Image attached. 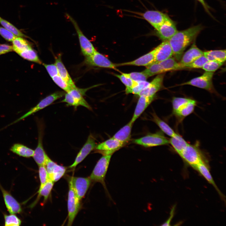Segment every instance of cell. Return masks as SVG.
<instances>
[{"label": "cell", "mask_w": 226, "mask_h": 226, "mask_svg": "<svg viewBox=\"0 0 226 226\" xmlns=\"http://www.w3.org/2000/svg\"><path fill=\"white\" fill-rule=\"evenodd\" d=\"M201 25L193 26L185 30L178 31L168 40L175 58L180 60L183 53L203 30Z\"/></svg>", "instance_id": "1"}, {"label": "cell", "mask_w": 226, "mask_h": 226, "mask_svg": "<svg viewBox=\"0 0 226 226\" xmlns=\"http://www.w3.org/2000/svg\"><path fill=\"white\" fill-rule=\"evenodd\" d=\"M112 155H103L97 162L89 177L91 181L100 183L106 190L105 179Z\"/></svg>", "instance_id": "2"}, {"label": "cell", "mask_w": 226, "mask_h": 226, "mask_svg": "<svg viewBox=\"0 0 226 226\" xmlns=\"http://www.w3.org/2000/svg\"><path fill=\"white\" fill-rule=\"evenodd\" d=\"M87 90L77 87L72 89L65 94V98L61 102H65L67 105L72 106L76 108L81 105L89 110L92 108L83 98V96Z\"/></svg>", "instance_id": "3"}, {"label": "cell", "mask_w": 226, "mask_h": 226, "mask_svg": "<svg viewBox=\"0 0 226 226\" xmlns=\"http://www.w3.org/2000/svg\"><path fill=\"white\" fill-rule=\"evenodd\" d=\"M65 93L64 92L58 91L47 96L42 100L36 105L31 108L28 112L8 125L7 126L16 123L37 112L43 109L50 105L56 100L62 97L65 95Z\"/></svg>", "instance_id": "4"}, {"label": "cell", "mask_w": 226, "mask_h": 226, "mask_svg": "<svg viewBox=\"0 0 226 226\" xmlns=\"http://www.w3.org/2000/svg\"><path fill=\"white\" fill-rule=\"evenodd\" d=\"M65 16L71 22L76 31L83 54L85 57L92 55L96 51L93 44L84 35L76 21L67 13H66Z\"/></svg>", "instance_id": "5"}, {"label": "cell", "mask_w": 226, "mask_h": 226, "mask_svg": "<svg viewBox=\"0 0 226 226\" xmlns=\"http://www.w3.org/2000/svg\"><path fill=\"white\" fill-rule=\"evenodd\" d=\"M133 143L145 147H150L169 144V140L160 132L148 134L139 138L134 139Z\"/></svg>", "instance_id": "6"}, {"label": "cell", "mask_w": 226, "mask_h": 226, "mask_svg": "<svg viewBox=\"0 0 226 226\" xmlns=\"http://www.w3.org/2000/svg\"><path fill=\"white\" fill-rule=\"evenodd\" d=\"M179 155L186 163L194 168L199 163L204 161L198 148L189 143Z\"/></svg>", "instance_id": "7"}, {"label": "cell", "mask_w": 226, "mask_h": 226, "mask_svg": "<svg viewBox=\"0 0 226 226\" xmlns=\"http://www.w3.org/2000/svg\"><path fill=\"white\" fill-rule=\"evenodd\" d=\"M67 200L68 226L71 225L80 208V200L77 196L70 180Z\"/></svg>", "instance_id": "8"}, {"label": "cell", "mask_w": 226, "mask_h": 226, "mask_svg": "<svg viewBox=\"0 0 226 226\" xmlns=\"http://www.w3.org/2000/svg\"><path fill=\"white\" fill-rule=\"evenodd\" d=\"M213 74V72L206 71L201 76L182 83L180 85H191L213 92V87L212 79Z\"/></svg>", "instance_id": "9"}, {"label": "cell", "mask_w": 226, "mask_h": 226, "mask_svg": "<svg viewBox=\"0 0 226 226\" xmlns=\"http://www.w3.org/2000/svg\"><path fill=\"white\" fill-rule=\"evenodd\" d=\"M38 125V143L34 150L33 156L34 159L38 166L45 165L48 156L46 153L43 145V127L41 123Z\"/></svg>", "instance_id": "10"}, {"label": "cell", "mask_w": 226, "mask_h": 226, "mask_svg": "<svg viewBox=\"0 0 226 226\" xmlns=\"http://www.w3.org/2000/svg\"><path fill=\"white\" fill-rule=\"evenodd\" d=\"M85 62L91 66L117 69L116 64L113 63L97 51L91 55L86 57Z\"/></svg>", "instance_id": "11"}, {"label": "cell", "mask_w": 226, "mask_h": 226, "mask_svg": "<svg viewBox=\"0 0 226 226\" xmlns=\"http://www.w3.org/2000/svg\"><path fill=\"white\" fill-rule=\"evenodd\" d=\"M140 15L156 30L169 18L166 14L157 10H148L143 13H140Z\"/></svg>", "instance_id": "12"}, {"label": "cell", "mask_w": 226, "mask_h": 226, "mask_svg": "<svg viewBox=\"0 0 226 226\" xmlns=\"http://www.w3.org/2000/svg\"><path fill=\"white\" fill-rule=\"evenodd\" d=\"M177 31L176 23L170 17L157 30L155 34L163 40H168Z\"/></svg>", "instance_id": "13"}, {"label": "cell", "mask_w": 226, "mask_h": 226, "mask_svg": "<svg viewBox=\"0 0 226 226\" xmlns=\"http://www.w3.org/2000/svg\"><path fill=\"white\" fill-rule=\"evenodd\" d=\"M70 180L73 189L80 200L84 196L91 181L89 177H72Z\"/></svg>", "instance_id": "14"}, {"label": "cell", "mask_w": 226, "mask_h": 226, "mask_svg": "<svg viewBox=\"0 0 226 226\" xmlns=\"http://www.w3.org/2000/svg\"><path fill=\"white\" fill-rule=\"evenodd\" d=\"M96 146L94 137L91 134L89 135L86 143L78 153L73 163L70 165V168H74L81 163Z\"/></svg>", "instance_id": "15"}, {"label": "cell", "mask_w": 226, "mask_h": 226, "mask_svg": "<svg viewBox=\"0 0 226 226\" xmlns=\"http://www.w3.org/2000/svg\"><path fill=\"white\" fill-rule=\"evenodd\" d=\"M49 179L54 182L58 181L64 175L66 168L57 164L48 157L46 165Z\"/></svg>", "instance_id": "16"}, {"label": "cell", "mask_w": 226, "mask_h": 226, "mask_svg": "<svg viewBox=\"0 0 226 226\" xmlns=\"http://www.w3.org/2000/svg\"><path fill=\"white\" fill-rule=\"evenodd\" d=\"M124 145L121 142L111 137L96 146L95 148L103 155L112 154Z\"/></svg>", "instance_id": "17"}, {"label": "cell", "mask_w": 226, "mask_h": 226, "mask_svg": "<svg viewBox=\"0 0 226 226\" xmlns=\"http://www.w3.org/2000/svg\"><path fill=\"white\" fill-rule=\"evenodd\" d=\"M164 76L163 73L158 75L150 82L148 86L142 91L138 94L139 96L144 95L147 96H153L160 90L163 87Z\"/></svg>", "instance_id": "18"}, {"label": "cell", "mask_w": 226, "mask_h": 226, "mask_svg": "<svg viewBox=\"0 0 226 226\" xmlns=\"http://www.w3.org/2000/svg\"><path fill=\"white\" fill-rule=\"evenodd\" d=\"M0 189L2 192L6 206L9 213L15 214L21 213L22 212V208L20 203L0 184Z\"/></svg>", "instance_id": "19"}, {"label": "cell", "mask_w": 226, "mask_h": 226, "mask_svg": "<svg viewBox=\"0 0 226 226\" xmlns=\"http://www.w3.org/2000/svg\"><path fill=\"white\" fill-rule=\"evenodd\" d=\"M157 48L158 46H157L152 51L133 61L116 64V66L117 67L125 65H134L147 67L154 62Z\"/></svg>", "instance_id": "20"}, {"label": "cell", "mask_w": 226, "mask_h": 226, "mask_svg": "<svg viewBox=\"0 0 226 226\" xmlns=\"http://www.w3.org/2000/svg\"><path fill=\"white\" fill-rule=\"evenodd\" d=\"M157 46L154 62H160L173 55L172 48L168 40L163 41Z\"/></svg>", "instance_id": "21"}, {"label": "cell", "mask_w": 226, "mask_h": 226, "mask_svg": "<svg viewBox=\"0 0 226 226\" xmlns=\"http://www.w3.org/2000/svg\"><path fill=\"white\" fill-rule=\"evenodd\" d=\"M203 52L196 46L195 42L191 48L182 56L180 63L183 66L191 63L199 57L203 55Z\"/></svg>", "instance_id": "22"}, {"label": "cell", "mask_w": 226, "mask_h": 226, "mask_svg": "<svg viewBox=\"0 0 226 226\" xmlns=\"http://www.w3.org/2000/svg\"><path fill=\"white\" fill-rule=\"evenodd\" d=\"M139 97L133 116L130 121L133 123L154 100L155 95L150 96L142 95Z\"/></svg>", "instance_id": "23"}, {"label": "cell", "mask_w": 226, "mask_h": 226, "mask_svg": "<svg viewBox=\"0 0 226 226\" xmlns=\"http://www.w3.org/2000/svg\"><path fill=\"white\" fill-rule=\"evenodd\" d=\"M133 124V123L130 121L115 133L112 138L121 142L125 145L130 140Z\"/></svg>", "instance_id": "24"}, {"label": "cell", "mask_w": 226, "mask_h": 226, "mask_svg": "<svg viewBox=\"0 0 226 226\" xmlns=\"http://www.w3.org/2000/svg\"><path fill=\"white\" fill-rule=\"evenodd\" d=\"M55 64L57 69L59 75L72 87L76 88L74 82L62 61L61 55H59L55 58Z\"/></svg>", "instance_id": "25"}, {"label": "cell", "mask_w": 226, "mask_h": 226, "mask_svg": "<svg viewBox=\"0 0 226 226\" xmlns=\"http://www.w3.org/2000/svg\"><path fill=\"white\" fill-rule=\"evenodd\" d=\"M202 175L209 183L212 185L220 195L222 196V193L219 190L215 183L210 174L208 166L204 161L197 164L194 168Z\"/></svg>", "instance_id": "26"}, {"label": "cell", "mask_w": 226, "mask_h": 226, "mask_svg": "<svg viewBox=\"0 0 226 226\" xmlns=\"http://www.w3.org/2000/svg\"><path fill=\"white\" fill-rule=\"evenodd\" d=\"M10 150L20 156L25 158L33 157L34 152L33 149L19 143L13 144L10 148Z\"/></svg>", "instance_id": "27"}, {"label": "cell", "mask_w": 226, "mask_h": 226, "mask_svg": "<svg viewBox=\"0 0 226 226\" xmlns=\"http://www.w3.org/2000/svg\"><path fill=\"white\" fill-rule=\"evenodd\" d=\"M203 55L208 61L224 62L226 60L225 50H210L204 51Z\"/></svg>", "instance_id": "28"}, {"label": "cell", "mask_w": 226, "mask_h": 226, "mask_svg": "<svg viewBox=\"0 0 226 226\" xmlns=\"http://www.w3.org/2000/svg\"><path fill=\"white\" fill-rule=\"evenodd\" d=\"M169 140V143L179 155L188 144L181 136L177 133Z\"/></svg>", "instance_id": "29"}, {"label": "cell", "mask_w": 226, "mask_h": 226, "mask_svg": "<svg viewBox=\"0 0 226 226\" xmlns=\"http://www.w3.org/2000/svg\"><path fill=\"white\" fill-rule=\"evenodd\" d=\"M159 63L164 73L183 69L182 65L177 62L175 59L172 57Z\"/></svg>", "instance_id": "30"}, {"label": "cell", "mask_w": 226, "mask_h": 226, "mask_svg": "<svg viewBox=\"0 0 226 226\" xmlns=\"http://www.w3.org/2000/svg\"><path fill=\"white\" fill-rule=\"evenodd\" d=\"M54 182L48 179L45 184L40 189H39L37 198L35 201L31 205L30 207H33L36 204L39 199L41 196L44 197V202L47 199L54 185Z\"/></svg>", "instance_id": "31"}, {"label": "cell", "mask_w": 226, "mask_h": 226, "mask_svg": "<svg viewBox=\"0 0 226 226\" xmlns=\"http://www.w3.org/2000/svg\"><path fill=\"white\" fill-rule=\"evenodd\" d=\"M12 42L13 51L17 54L32 48L30 43L22 37H17Z\"/></svg>", "instance_id": "32"}, {"label": "cell", "mask_w": 226, "mask_h": 226, "mask_svg": "<svg viewBox=\"0 0 226 226\" xmlns=\"http://www.w3.org/2000/svg\"><path fill=\"white\" fill-rule=\"evenodd\" d=\"M152 120L165 133L170 137L175 135L176 133L165 122L159 118L155 113L152 114Z\"/></svg>", "instance_id": "33"}, {"label": "cell", "mask_w": 226, "mask_h": 226, "mask_svg": "<svg viewBox=\"0 0 226 226\" xmlns=\"http://www.w3.org/2000/svg\"><path fill=\"white\" fill-rule=\"evenodd\" d=\"M196 105V101L192 100L183 107L173 114L177 117L180 119H183L193 112Z\"/></svg>", "instance_id": "34"}, {"label": "cell", "mask_w": 226, "mask_h": 226, "mask_svg": "<svg viewBox=\"0 0 226 226\" xmlns=\"http://www.w3.org/2000/svg\"><path fill=\"white\" fill-rule=\"evenodd\" d=\"M21 57L27 60L35 62L39 64L42 63L37 53L31 48L24 51L18 54Z\"/></svg>", "instance_id": "35"}, {"label": "cell", "mask_w": 226, "mask_h": 226, "mask_svg": "<svg viewBox=\"0 0 226 226\" xmlns=\"http://www.w3.org/2000/svg\"><path fill=\"white\" fill-rule=\"evenodd\" d=\"M146 67V69L143 72L148 77L164 73L159 63L158 62H154Z\"/></svg>", "instance_id": "36"}, {"label": "cell", "mask_w": 226, "mask_h": 226, "mask_svg": "<svg viewBox=\"0 0 226 226\" xmlns=\"http://www.w3.org/2000/svg\"><path fill=\"white\" fill-rule=\"evenodd\" d=\"M149 83L146 81L137 82V83L131 88H126V94H132L138 95L142 91L147 87Z\"/></svg>", "instance_id": "37"}, {"label": "cell", "mask_w": 226, "mask_h": 226, "mask_svg": "<svg viewBox=\"0 0 226 226\" xmlns=\"http://www.w3.org/2000/svg\"><path fill=\"white\" fill-rule=\"evenodd\" d=\"M192 100L187 98L174 97L172 101L173 113L180 109Z\"/></svg>", "instance_id": "38"}, {"label": "cell", "mask_w": 226, "mask_h": 226, "mask_svg": "<svg viewBox=\"0 0 226 226\" xmlns=\"http://www.w3.org/2000/svg\"><path fill=\"white\" fill-rule=\"evenodd\" d=\"M0 23L4 28L16 36L22 37H27L26 35L24 34L13 24L6 20L1 18L0 19Z\"/></svg>", "instance_id": "39"}, {"label": "cell", "mask_w": 226, "mask_h": 226, "mask_svg": "<svg viewBox=\"0 0 226 226\" xmlns=\"http://www.w3.org/2000/svg\"><path fill=\"white\" fill-rule=\"evenodd\" d=\"M4 217L5 226H19L21 224V220L15 214H4Z\"/></svg>", "instance_id": "40"}, {"label": "cell", "mask_w": 226, "mask_h": 226, "mask_svg": "<svg viewBox=\"0 0 226 226\" xmlns=\"http://www.w3.org/2000/svg\"><path fill=\"white\" fill-rule=\"evenodd\" d=\"M208 61L206 57L203 55L194 60L191 63L184 66V69L186 68H202L205 63Z\"/></svg>", "instance_id": "41"}, {"label": "cell", "mask_w": 226, "mask_h": 226, "mask_svg": "<svg viewBox=\"0 0 226 226\" xmlns=\"http://www.w3.org/2000/svg\"><path fill=\"white\" fill-rule=\"evenodd\" d=\"M223 63L217 61H208L202 68L206 72H214L222 66Z\"/></svg>", "instance_id": "42"}, {"label": "cell", "mask_w": 226, "mask_h": 226, "mask_svg": "<svg viewBox=\"0 0 226 226\" xmlns=\"http://www.w3.org/2000/svg\"><path fill=\"white\" fill-rule=\"evenodd\" d=\"M53 81L60 87L65 91L66 93L73 88L63 79L59 75H57L52 78Z\"/></svg>", "instance_id": "43"}, {"label": "cell", "mask_w": 226, "mask_h": 226, "mask_svg": "<svg viewBox=\"0 0 226 226\" xmlns=\"http://www.w3.org/2000/svg\"><path fill=\"white\" fill-rule=\"evenodd\" d=\"M135 81H146L148 76L143 71L141 72H132L130 73H122Z\"/></svg>", "instance_id": "44"}, {"label": "cell", "mask_w": 226, "mask_h": 226, "mask_svg": "<svg viewBox=\"0 0 226 226\" xmlns=\"http://www.w3.org/2000/svg\"><path fill=\"white\" fill-rule=\"evenodd\" d=\"M39 174L40 181L39 189L41 188L49 179L48 174L45 165L39 166Z\"/></svg>", "instance_id": "45"}, {"label": "cell", "mask_w": 226, "mask_h": 226, "mask_svg": "<svg viewBox=\"0 0 226 226\" xmlns=\"http://www.w3.org/2000/svg\"><path fill=\"white\" fill-rule=\"evenodd\" d=\"M114 75L117 77L126 86V88H131L134 86L137 81H135L123 75L114 74Z\"/></svg>", "instance_id": "46"}, {"label": "cell", "mask_w": 226, "mask_h": 226, "mask_svg": "<svg viewBox=\"0 0 226 226\" xmlns=\"http://www.w3.org/2000/svg\"><path fill=\"white\" fill-rule=\"evenodd\" d=\"M0 35L5 40L12 41L17 37L13 33L4 28L0 26Z\"/></svg>", "instance_id": "47"}, {"label": "cell", "mask_w": 226, "mask_h": 226, "mask_svg": "<svg viewBox=\"0 0 226 226\" xmlns=\"http://www.w3.org/2000/svg\"><path fill=\"white\" fill-rule=\"evenodd\" d=\"M43 65L46 68L51 78L53 77L58 75L57 69L55 64H47L43 63Z\"/></svg>", "instance_id": "48"}, {"label": "cell", "mask_w": 226, "mask_h": 226, "mask_svg": "<svg viewBox=\"0 0 226 226\" xmlns=\"http://www.w3.org/2000/svg\"><path fill=\"white\" fill-rule=\"evenodd\" d=\"M13 51L12 46L6 44L0 45V55L12 51Z\"/></svg>", "instance_id": "49"}, {"label": "cell", "mask_w": 226, "mask_h": 226, "mask_svg": "<svg viewBox=\"0 0 226 226\" xmlns=\"http://www.w3.org/2000/svg\"><path fill=\"white\" fill-rule=\"evenodd\" d=\"M175 206H174L173 207L171 208L170 212V216L168 219L162 225V226H170L171 221L173 218L174 215L175 213Z\"/></svg>", "instance_id": "50"}, {"label": "cell", "mask_w": 226, "mask_h": 226, "mask_svg": "<svg viewBox=\"0 0 226 226\" xmlns=\"http://www.w3.org/2000/svg\"><path fill=\"white\" fill-rule=\"evenodd\" d=\"M200 2L203 7L207 12L210 14L209 10V6L206 4L204 0H196Z\"/></svg>", "instance_id": "51"}, {"label": "cell", "mask_w": 226, "mask_h": 226, "mask_svg": "<svg viewBox=\"0 0 226 226\" xmlns=\"http://www.w3.org/2000/svg\"><path fill=\"white\" fill-rule=\"evenodd\" d=\"M1 19V18L0 17V19Z\"/></svg>", "instance_id": "52"}]
</instances>
